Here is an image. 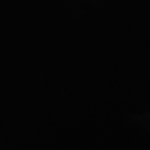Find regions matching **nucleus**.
I'll return each mask as SVG.
<instances>
[]
</instances>
